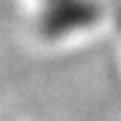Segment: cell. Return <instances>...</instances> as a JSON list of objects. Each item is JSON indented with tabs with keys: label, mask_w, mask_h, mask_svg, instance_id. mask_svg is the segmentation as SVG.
I'll return each mask as SVG.
<instances>
[{
	"label": "cell",
	"mask_w": 121,
	"mask_h": 121,
	"mask_svg": "<svg viewBox=\"0 0 121 121\" xmlns=\"http://www.w3.org/2000/svg\"><path fill=\"white\" fill-rule=\"evenodd\" d=\"M92 18L94 9L85 0H49L45 25L52 29V34H65L69 29H76L78 25L90 22Z\"/></svg>",
	"instance_id": "1"
}]
</instances>
